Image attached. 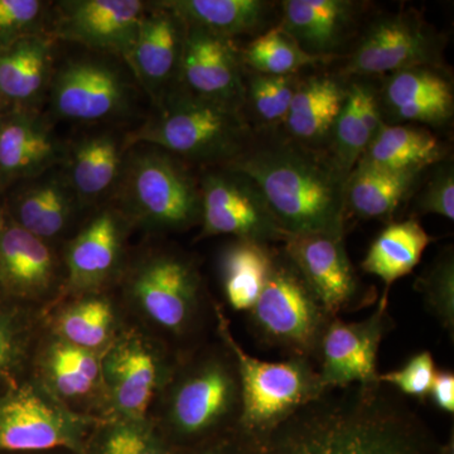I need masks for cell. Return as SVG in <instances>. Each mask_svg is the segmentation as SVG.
Instances as JSON below:
<instances>
[{"instance_id": "obj_1", "label": "cell", "mask_w": 454, "mask_h": 454, "mask_svg": "<svg viewBox=\"0 0 454 454\" xmlns=\"http://www.w3.org/2000/svg\"><path fill=\"white\" fill-rule=\"evenodd\" d=\"M249 454H454L389 385L325 390L259 441Z\"/></svg>"}, {"instance_id": "obj_2", "label": "cell", "mask_w": 454, "mask_h": 454, "mask_svg": "<svg viewBox=\"0 0 454 454\" xmlns=\"http://www.w3.org/2000/svg\"><path fill=\"white\" fill-rule=\"evenodd\" d=\"M227 168L255 182L289 235L343 239L348 175L336 163L292 145L243 153Z\"/></svg>"}, {"instance_id": "obj_3", "label": "cell", "mask_w": 454, "mask_h": 454, "mask_svg": "<svg viewBox=\"0 0 454 454\" xmlns=\"http://www.w3.org/2000/svg\"><path fill=\"white\" fill-rule=\"evenodd\" d=\"M158 113L125 138V146L148 145L193 162L235 160L244 153L249 129L239 110L195 97L170 92Z\"/></svg>"}, {"instance_id": "obj_4", "label": "cell", "mask_w": 454, "mask_h": 454, "mask_svg": "<svg viewBox=\"0 0 454 454\" xmlns=\"http://www.w3.org/2000/svg\"><path fill=\"white\" fill-rule=\"evenodd\" d=\"M220 319L221 334L234 357L240 380L238 435L245 443H253L325 390L309 358L268 363L253 357L236 342L225 318L220 316Z\"/></svg>"}, {"instance_id": "obj_5", "label": "cell", "mask_w": 454, "mask_h": 454, "mask_svg": "<svg viewBox=\"0 0 454 454\" xmlns=\"http://www.w3.org/2000/svg\"><path fill=\"white\" fill-rule=\"evenodd\" d=\"M250 315L259 340L288 352L291 357L309 360L318 354L322 336L333 318L286 256H276L270 277Z\"/></svg>"}, {"instance_id": "obj_6", "label": "cell", "mask_w": 454, "mask_h": 454, "mask_svg": "<svg viewBox=\"0 0 454 454\" xmlns=\"http://www.w3.org/2000/svg\"><path fill=\"white\" fill-rule=\"evenodd\" d=\"M121 182V199L153 225L179 229L201 219L200 187L167 152L149 149L131 155Z\"/></svg>"}, {"instance_id": "obj_7", "label": "cell", "mask_w": 454, "mask_h": 454, "mask_svg": "<svg viewBox=\"0 0 454 454\" xmlns=\"http://www.w3.org/2000/svg\"><path fill=\"white\" fill-rule=\"evenodd\" d=\"M201 191L202 238L234 235L239 240L286 243L283 229L267 200L252 178L238 170L208 173Z\"/></svg>"}, {"instance_id": "obj_8", "label": "cell", "mask_w": 454, "mask_h": 454, "mask_svg": "<svg viewBox=\"0 0 454 454\" xmlns=\"http://www.w3.org/2000/svg\"><path fill=\"white\" fill-rule=\"evenodd\" d=\"M148 8L142 0L59 2L47 35L127 59Z\"/></svg>"}, {"instance_id": "obj_9", "label": "cell", "mask_w": 454, "mask_h": 454, "mask_svg": "<svg viewBox=\"0 0 454 454\" xmlns=\"http://www.w3.org/2000/svg\"><path fill=\"white\" fill-rule=\"evenodd\" d=\"M51 109L64 121L97 122L122 115L131 88L121 70L100 59H74L53 74Z\"/></svg>"}, {"instance_id": "obj_10", "label": "cell", "mask_w": 454, "mask_h": 454, "mask_svg": "<svg viewBox=\"0 0 454 454\" xmlns=\"http://www.w3.org/2000/svg\"><path fill=\"white\" fill-rule=\"evenodd\" d=\"M389 301L381 298L378 309L361 322H343L333 317L325 328L318 348L319 379L325 390L379 382V348L389 331Z\"/></svg>"}, {"instance_id": "obj_11", "label": "cell", "mask_w": 454, "mask_h": 454, "mask_svg": "<svg viewBox=\"0 0 454 454\" xmlns=\"http://www.w3.org/2000/svg\"><path fill=\"white\" fill-rule=\"evenodd\" d=\"M438 35L417 14L382 18L367 31L346 71L354 74H394L427 67L439 59Z\"/></svg>"}, {"instance_id": "obj_12", "label": "cell", "mask_w": 454, "mask_h": 454, "mask_svg": "<svg viewBox=\"0 0 454 454\" xmlns=\"http://www.w3.org/2000/svg\"><path fill=\"white\" fill-rule=\"evenodd\" d=\"M67 146L35 110L14 109L0 119V195L65 164Z\"/></svg>"}, {"instance_id": "obj_13", "label": "cell", "mask_w": 454, "mask_h": 454, "mask_svg": "<svg viewBox=\"0 0 454 454\" xmlns=\"http://www.w3.org/2000/svg\"><path fill=\"white\" fill-rule=\"evenodd\" d=\"M186 31L187 26L177 14L162 2L154 3L149 5L133 50L125 59L155 106L175 91L173 86L179 82Z\"/></svg>"}, {"instance_id": "obj_14", "label": "cell", "mask_w": 454, "mask_h": 454, "mask_svg": "<svg viewBox=\"0 0 454 454\" xmlns=\"http://www.w3.org/2000/svg\"><path fill=\"white\" fill-rule=\"evenodd\" d=\"M179 82L190 94L231 109L239 110L247 97L234 47L201 27L187 26Z\"/></svg>"}, {"instance_id": "obj_15", "label": "cell", "mask_w": 454, "mask_h": 454, "mask_svg": "<svg viewBox=\"0 0 454 454\" xmlns=\"http://www.w3.org/2000/svg\"><path fill=\"white\" fill-rule=\"evenodd\" d=\"M284 253L331 317L357 301L360 286L342 239L327 235H292Z\"/></svg>"}, {"instance_id": "obj_16", "label": "cell", "mask_w": 454, "mask_h": 454, "mask_svg": "<svg viewBox=\"0 0 454 454\" xmlns=\"http://www.w3.org/2000/svg\"><path fill=\"white\" fill-rule=\"evenodd\" d=\"M241 409L239 373L215 363L190 376L173 397V426L187 437L201 435L231 413Z\"/></svg>"}, {"instance_id": "obj_17", "label": "cell", "mask_w": 454, "mask_h": 454, "mask_svg": "<svg viewBox=\"0 0 454 454\" xmlns=\"http://www.w3.org/2000/svg\"><path fill=\"white\" fill-rule=\"evenodd\" d=\"M73 426L31 390H20L0 402V450L76 448Z\"/></svg>"}, {"instance_id": "obj_18", "label": "cell", "mask_w": 454, "mask_h": 454, "mask_svg": "<svg viewBox=\"0 0 454 454\" xmlns=\"http://www.w3.org/2000/svg\"><path fill=\"white\" fill-rule=\"evenodd\" d=\"M53 40L26 35L0 49V89L12 109L40 112L53 79Z\"/></svg>"}, {"instance_id": "obj_19", "label": "cell", "mask_w": 454, "mask_h": 454, "mask_svg": "<svg viewBox=\"0 0 454 454\" xmlns=\"http://www.w3.org/2000/svg\"><path fill=\"white\" fill-rule=\"evenodd\" d=\"M196 276L186 262L162 256L143 267L134 280V294L153 321L178 331L195 303Z\"/></svg>"}, {"instance_id": "obj_20", "label": "cell", "mask_w": 454, "mask_h": 454, "mask_svg": "<svg viewBox=\"0 0 454 454\" xmlns=\"http://www.w3.org/2000/svg\"><path fill=\"white\" fill-rule=\"evenodd\" d=\"M5 214L42 240L64 231L79 200L65 173L50 170L8 191Z\"/></svg>"}, {"instance_id": "obj_21", "label": "cell", "mask_w": 454, "mask_h": 454, "mask_svg": "<svg viewBox=\"0 0 454 454\" xmlns=\"http://www.w3.org/2000/svg\"><path fill=\"white\" fill-rule=\"evenodd\" d=\"M382 98L395 121L442 125L453 116L452 86L428 67L405 68L390 74Z\"/></svg>"}, {"instance_id": "obj_22", "label": "cell", "mask_w": 454, "mask_h": 454, "mask_svg": "<svg viewBox=\"0 0 454 454\" xmlns=\"http://www.w3.org/2000/svg\"><path fill=\"white\" fill-rule=\"evenodd\" d=\"M280 28L309 55L333 56L348 37L356 3L348 0H286Z\"/></svg>"}, {"instance_id": "obj_23", "label": "cell", "mask_w": 454, "mask_h": 454, "mask_svg": "<svg viewBox=\"0 0 454 454\" xmlns=\"http://www.w3.org/2000/svg\"><path fill=\"white\" fill-rule=\"evenodd\" d=\"M125 142L114 134L86 137L67 148L65 177L80 203L104 199L124 172Z\"/></svg>"}, {"instance_id": "obj_24", "label": "cell", "mask_w": 454, "mask_h": 454, "mask_svg": "<svg viewBox=\"0 0 454 454\" xmlns=\"http://www.w3.org/2000/svg\"><path fill=\"white\" fill-rule=\"evenodd\" d=\"M53 255L44 240L17 225L7 214L0 223V282L20 292H35L49 286Z\"/></svg>"}, {"instance_id": "obj_25", "label": "cell", "mask_w": 454, "mask_h": 454, "mask_svg": "<svg viewBox=\"0 0 454 454\" xmlns=\"http://www.w3.org/2000/svg\"><path fill=\"white\" fill-rule=\"evenodd\" d=\"M375 91L366 83H354L333 129V162L345 175L356 167L384 127Z\"/></svg>"}, {"instance_id": "obj_26", "label": "cell", "mask_w": 454, "mask_h": 454, "mask_svg": "<svg viewBox=\"0 0 454 454\" xmlns=\"http://www.w3.org/2000/svg\"><path fill=\"white\" fill-rule=\"evenodd\" d=\"M430 243L432 238L419 221L390 223L373 241L361 267L366 273L380 278L385 284L382 298L387 300L391 286L413 271Z\"/></svg>"}, {"instance_id": "obj_27", "label": "cell", "mask_w": 454, "mask_h": 454, "mask_svg": "<svg viewBox=\"0 0 454 454\" xmlns=\"http://www.w3.org/2000/svg\"><path fill=\"white\" fill-rule=\"evenodd\" d=\"M420 173L357 163L346 179V208L363 219L389 217L404 201Z\"/></svg>"}, {"instance_id": "obj_28", "label": "cell", "mask_w": 454, "mask_h": 454, "mask_svg": "<svg viewBox=\"0 0 454 454\" xmlns=\"http://www.w3.org/2000/svg\"><path fill=\"white\" fill-rule=\"evenodd\" d=\"M444 146L437 137L420 128L384 125L360 162L378 168L422 173L443 160Z\"/></svg>"}, {"instance_id": "obj_29", "label": "cell", "mask_w": 454, "mask_h": 454, "mask_svg": "<svg viewBox=\"0 0 454 454\" xmlns=\"http://www.w3.org/2000/svg\"><path fill=\"white\" fill-rule=\"evenodd\" d=\"M121 223L114 211L98 214L68 250L67 265L74 286H94L109 276L121 250Z\"/></svg>"}, {"instance_id": "obj_30", "label": "cell", "mask_w": 454, "mask_h": 454, "mask_svg": "<svg viewBox=\"0 0 454 454\" xmlns=\"http://www.w3.org/2000/svg\"><path fill=\"white\" fill-rule=\"evenodd\" d=\"M276 256L269 244L239 239L223 250L221 278L232 309L252 310L270 277Z\"/></svg>"}, {"instance_id": "obj_31", "label": "cell", "mask_w": 454, "mask_h": 454, "mask_svg": "<svg viewBox=\"0 0 454 454\" xmlns=\"http://www.w3.org/2000/svg\"><path fill=\"white\" fill-rule=\"evenodd\" d=\"M346 91L328 77H315L298 86L286 114V129L303 143H319L333 133Z\"/></svg>"}, {"instance_id": "obj_32", "label": "cell", "mask_w": 454, "mask_h": 454, "mask_svg": "<svg viewBox=\"0 0 454 454\" xmlns=\"http://www.w3.org/2000/svg\"><path fill=\"white\" fill-rule=\"evenodd\" d=\"M162 4L184 25L201 27L226 40L256 31L270 8L260 0H168Z\"/></svg>"}, {"instance_id": "obj_33", "label": "cell", "mask_w": 454, "mask_h": 454, "mask_svg": "<svg viewBox=\"0 0 454 454\" xmlns=\"http://www.w3.org/2000/svg\"><path fill=\"white\" fill-rule=\"evenodd\" d=\"M109 373L119 409L131 419H142L157 382L153 357L139 346L119 349L110 361Z\"/></svg>"}, {"instance_id": "obj_34", "label": "cell", "mask_w": 454, "mask_h": 454, "mask_svg": "<svg viewBox=\"0 0 454 454\" xmlns=\"http://www.w3.org/2000/svg\"><path fill=\"white\" fill-rule=\"evenodd\" d=\"M243 56L254 70L270 76H292L301 68L324 62L327 59L309 55L301 50L280 26L269 29L250 42Z\"/></svg>"}, {"instance_id": "obj_35", "label": "cell", "mask_w": 454, "mask_h": 454, "mask_svg": "<svg viewBox=\"0 0 454 454\" xmlns=\"http://www.w3.org/2000/svg\"><path fill=\"white\" fill-rule=\"evenodd\" d=\"M50 370L57 390L66 396L88 393L97 380V358L86 348L74 345H59L50 358Z\"/></svg>"}, {"instance_id": "obj_36", "label": "cell", "mask_w": 454, "mask_h": 454, "mask_svg": "<svg viewBox=\"0 0 454 454\" xmlns=\"http://www.w3.org/2000/svg\"><path fill=\"white\" fill-rule=\"evenodd\" d=\"M417 289L422 293L430 312L453 336L454 331V260L447 250L422 277L418 278Z\"/></svg>"}, {"instance_id": "obj_37", "label": "cell", "mask_w": 454, "mask_h": 454, "mask_svg": "<svg viewBox=\"0 0 454 454\" xmlns=\"http://www.w3.org/2000/svg\"><path fill=\"white\" fill-rule=\"evenodd\" d=\"M112 310L106 301L91 300L74 307L62 317L59 330L71 345L94 348L106 340Z\"/></svg>"}, {"instance_id": "obj_38", "label": "cell", "mask_w": 454, "mask_h": 454, "mask_svg": "<svg viewBox=\"0 0 454 454\" xmlns=\"http://www.w3.org/2000/svg\"><path fill=\"white\" fill-rule=\"evenodd\" d=\"M51 3L42 0H0V49L26 35L46 33Z\"/></svg>"}, {"instance_id": "obj_39", "label": "cell", "mask_w": 454, "mask_h": 454, "mask_svg": "<svg viewBox=\"0 0 454 454\" xmlns=\"http://www.w3.org/2000/svg\"><path fill=\"white\" fill-rule=\"evenodd\" d=\"M297 89L292 76L259 74L250 80L249 98L260 119L276 122L286 119Z\"/></svg>"}, {"instance_id": "obj_40", "label": "cell", "mask_w": 454, "mask_h": 454, "mask_svg": "<svg viewBox=\"0 0 454 454\" xmlns=\"http://www.w3.org/2000/svg\"><path fill=\"white\" fill-rule=\"evenodd\" d=\"M435 372L437 369L433 355L429 351H423L411 357L400 369L379 375V381L394 387L402 395L424 399L429 395Z\"/></svg>"}, {"instance_id": "obj_41", "label": "cell", "mask_w": 454, "mask_h": 454, "mask_svg": "<svg viewBox=\"0 0 454 454\" xmlns=\"http://www.w3.org/2000/svg\"><path fill=\"white\" fill-rule=\"evenodd\" d=\"M419 211L454 220V173L452 164L441 167L430 179L419 201Z\"/></svg>"}, {"instance_id": "obj_42", "label": "cell", "mask_w": 454, "mask_h": 454, "mask_svg": "<svg viewBox=\"0 0 454 454\" xmlns=\"http://www.w3.org/2000/svg\"><path fill=\"white\" fill-rule=\"evenodd\" d=\"M101 454H168L153 438L133 427H121L106 438Z\"/></svg>"}, {"instance_id": "obj_43", "label": "cell", "mask_w": 454, "mask_h": 454, "mask_svg": "<svg viewBox=\"0 0 454 454\" xmlns=\"http://www.w3.org/2000/svg\"><path fill=\"white\" fill-rule=\"evenodd\" d=\"M429 395L439 411L454 413V373L450 370H437Z\"/></svg>"}, {"instance_id": "obj_44", "label": "cell", "mask_w": 454, "mask_h": 454, "mask_svg": "<svg viewBox=\"0 0 454 454\" xmlns=\"http://www.w3.org/2000/svg\"><path fill=\"white\" fill-rule=\"evenodd\" d=\"M11 339H9L7 331L0 325V367L4 366V364L7 363L9 356H11Z\"/></svg>"}, {"instance_id": "obj_45", "label": "cell", "mask_w": 454, "mask_h": 454, "mask_svg": "<svg viewBox=\"0 0 454 454\" xmlns=\"http://www.w3.org/2000/svg\"><path fill=\"white\" fill-rule=\"evenodd\" d=\"M200 454H249V448H247V444L245 443L243 439L239 437V443L235 450H216V448H214V450H205V452Z\"/></svg>"}, {"instance_id": "obj_46", "label": "cell", "mask_w": 454, "mask_h": 454, "mask_svg": "<svg viewBox=\"0 0 454 454\" xmlns=\"http://www.w3.org/2000/svg\"><path fill=\"white\" fill-rule=\"evenodd\" d=\"M12 107L9 106L8 101L5 100L4 95H3L2 89H0V119L3 116L7 115L9 112H12Z\"/></svg>"}, {"instance_id": "obj_47", "label": "cell", "mask_w": 454, "mask_h": 454, "mask_svg": "<svg viewBox=\"0 0 454 454\" xmlns=\"http://www.w3.org/2000/svg\"><path fill=\"white\" fill-rule=\"evenodd\" d=\"M0 199H2V195H0ZM3 214H4V207H3L2 203H0V223H2Z\"/></svg>"}]
</instances>
